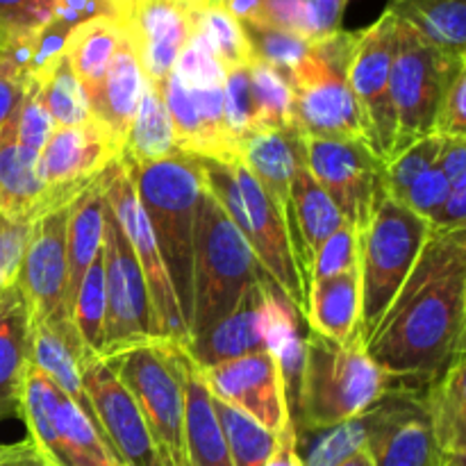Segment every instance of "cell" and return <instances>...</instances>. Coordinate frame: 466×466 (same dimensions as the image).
Segmentation results:
<instances>
[{"label":"cell","mask_w":466,"mask_h":466,"mask_svg":"<svg viewBox=\"0 0 466 466\" xmlns=\"http://www.w3.org/2000/svg\"><path fill=\"white\" fill-rule=\"evenodd\" d=\"M0 291H3V285H0Z\"/></svg>","instance_id":"be15d7a7"},{"label":"cell","mask_w":466,"mask_h":466,"mask_svg":"<svg viewBox=\"0 0 466 466\" xmlns=\"http://www.w3.org/2000/svg\"><path fill=\"white\" fill-rule=\"evenodd\" d=\"M241 23L271 27L314 41V23L308 0H255L248 18Z\"/></svg>","instance_id":"7bdbcfd3"},{"label":"cell","mask_w":466,"mask_h":466,"mask_svg":"<svg viewBox=\"0 0 466 466\" xmlns=\"http://www.w3.org/2000/svg\"><path fill=\"white\" fill-rule=\"evenodd\" d=\"M185 3L189 5V7L194 9V12H198V9L208 7V5H212V3H221V0H185Z\"/></svg>","instance_id":"91938a15"},{"label":"cell","mask_w":466,"mask_h":466,"mask_svg":"<svg viewBox=\"0 0 466 466\" xmlns=\"http://www.w3.org/2000/svg\"><path fill=\"white\" fill-rule=\"evenodd\" d=\"M239 162L285 214L296 168L305 164V137L299 127L253 130L239 144Z\"/></svg>","instance_id":"7402d4cb"},{"label":"cell","mask_w":466,"mask_h":466,"mask_svg":"<svg viewBox=\"0 0 466 466\" xmlns=\"http://www.w3.org/2000/svg\"><path fill=\"white\" fill-rule=\"evenodd\" d=\"M107 205L114 217H116L118 226L126 232L132 253H135L141 273L146 278L159 335L164 339L180 341V344L187 346L189 344V332H187L185 319H182L180 308H177L176 291H173L171 280H168L167 267H164V259L159 255L157 244H155L153 230H150L144 208L137 198L130 176H127L126 167L118 159L109 164Z\"/></svg>","instance_id":"9a60e30c"},{"label":"cell","mask_w":466,"mask_h":466,"mask_svg":"<svg viewBox=\"0 0 466 466\" xmlns=\"http://www.w3.org/2000/svg\"><path fill=\"white\" fill-rule=\"evenodd\" d=\"M466 137H444L441 139L437 167L446 176L451 187H466Z\"/></svg>","instance_id":"f5cc1de1"},{"label":"cell","mask_w":466,"mask_h":466,"mask_svg":"<svg viewBox=\"0 0 466 466\" xmlns=\"http://www.w3.org/2000/svg\"><path fill=\"white\" fill-rule=\"evenodd\" d=\"M121 35V23L107 16H96L71 27L66 41H64V57H66L73 76L85 89L91 103V112H94V105L98 103L100 89H103L105 76H107L114 53H116Z\"/></svg>","instance_id":"f546056e"},{"label":"cell","mask_w":466,"mask_h":466,"mask_svg":"<svg viewBox=\"0 0 466 466\" xmlns=\"http://www.w3.org/2000/svg\"><path fill=\"white\" fill-rule=\"evenodd\" d=\"M464 319L466 228L431 230L364 349L390 390L426 391L464 355Z\"/></svg>","instance_id":"6da1fadb"},{"label":"cell","mask_w":466,"mask_h":466,"mask_svg":"<svg viewBox=\"0 0 466 466\" xmlns=\"http://www.w3.org/2000/svg\"><path fill=\"white\" fill-rule=\"evenodd\" d=\"M55 5H57L55 18L68 27H76L77 23L96 16H107L121 25H127L135 0H55Z\"/></svg>","instance_id":"681fc988"},{"label":"cell","mask_w":466,"mask_h":466,"mask_svg":"<svg viewBox=\"0 0 466 466\" xmlns=\"http://www.w3.org/2000/svg\"><path fill=\"white\" fill-rule=\"evenodd\" d=\"M212 394V391H209ZM212 408L217 412L223 440L232 466H264L276 449V435L259 426L253 417L237 410L235 405L212 394Z\"/></svg>","instance_id":"836d02e7"},{"label":"cell","mask_w":466,"mask_h":466,"mask_svg":"<svg viewBox=\"0 0 466 466\" xmlns=\"http://www.w3.org/2000/svg\"><path fill=\"white\" fill-rule=\"evenodd\" d=\"M30 362V312L16 285L0 291V419L18 417L23 373Z\"/></svg>","instance_id":"f1b7e54d"},{"label":"cell","mask_w":466,"mask_h":466,"mask_svg":"<svg viewBox=\"0 0 466 466\" xmlns=\"http://www.w3.org/2000/svg\"><path fill=\"white\" fill-rule=\"evenodd\" d=\"M308 5L314 23V39L341 30L349 0H308Z\"/></svg>","instance_id":"db71d44e"},{"label":"cell","mask_w":466,"mask_h":466,"mask_svg":"<svg viewBox=\"0 0 466 466\" xmlns=\"http://www.w3.org/2000/svg\"><path fill=\"white\" fill-rule=\"evenodd\" d=\"M126 171L150 223L155 244L176 291L177 308L189 332L194 228L205 189L198 162L191 155L176 153L141 167H126Z\"/></svg>","instance_id":"7a4b0ae2"},{"label":"cell","mask_w":466,"mask_h":466,"mask_svg":"<svg viewBox=\"0 0 466 466\" xmlns=\"http://www.w3.org/2000/svg\"><path fill=\"white\" fill-rule=\"evenodd\" d=\"M114 159H118L116 148L96 118L85 126L55 127L36 162L44 185L39 217L68 208Z\"/></svg>","instance_id":"5bb4252c"},{"label":"cell","mask_w":466,"mask_h":466,"mask_svg":"<svg viewBox=\"0 0 466 466\" xmlns=\"http://www.w3.org/2000/svg\"><path fill=\"white\" fill-rule=\"evenodd\" d=\"M364 419V446L376 466H446L423 391L387 390Z\"/></svg>","instance_id":"7c38bea8"},{"label":"cell","mask_w":466,"mask_h":466,"mask_svg":"<svg viewBox=\"0 0 466 466\" xmlns=\"http://www.w3.org/2000/svg\"><path fill=\"white\" fill-rule=\"evenodd\" d=\"M250 68V85H253L255 130H276V127H294V91L289 80L268 64L253 59Z\"/></svg>","instance_id":"8d00e7d4"},{"label":"cell","mask_w":466,"mask_h":466,"mask_svg":"<svg viewBox=\"0 0 466 466\" xmlns=\"http://www.w3.org/2000/svg\"><path fill=\"white\" fill-rule=\"evenodd\" d=\"M0 466H50L30 440L0 446Z\"/></svg>","instance_id":"6f0895ef"},{"label":"cell","mask_w":466,"mask_h":466,"mask_svg":"<svg viewBox=\"0 0 466 466\" xmlns=\"http://www.w3.org/2000/svg\"><path fill=\"white\" fill-rule=\"evenodd\" d=\"M458 228H466V187H451L449 198L431 221V230H458Z\"/></svg>","instance_id":"11a10c76"},{"label":"cell","mask_w":466,"mask_h":466,"mask_svg":"<svg viewBox=\"0 0 466 466\" xmlns=\"http://www.w3.org/2000/svg\"><path fill=\"white\" fill-rule=\"evenodd\" d=\"M464 94H466V68L458 73L446 86L440 100L435 116L432 135L440 137H464L466 135V114H464Z\"/></svg>","instance_id":"816d5d0a"},{"label":"cell","mask_w":466,"mask_h":466,"mask_svg":"<svg viewBox=\"0 0 466 466\" xmlns=\"http://www.w3.org/2000/svg\"><path fill=\"white\" fill-rule=\"evenodd\" d=\"M66 221L68 208H62L30 223L16 287L32 323H73L66 309Z\"/></svg>","instance_id":"e0dca14e"},{"label":"cell","mask_w":466,"mask_h":466,"mask_svg":"<svg viewBox=\"0 0 466 466\" xmlns=\"http://www.w3.org/2000/svg\"><path fill=\"white\" fill-rule=\"evenodd\" d=\"M264 466H303L299 451V437H296L294 423H287L285 431L276 435V449Z\"/></svg>","instance_id":"9f6ffc18"},{"label":"cell","mask_w":466,"mask_h":466,"mask_svg":"<svg viewBox=\"0 0 466 466\" xmlns=\"http://www.w3.org/2000/svg\"><path fill=\"white\" fill-rule=\"evenodd\" d=\"M431 223L391 198L382 187L378 191L371 218L358 235L360 268V339L367 344L382 314L396 299L405 278L412 271Z\"/></svg>","instance_id":"8992f818"},{"label":"cell","mask_w":466,"mask_h":466,"mask_svg":"<svg viewBox=\"0 0 466 466\" xmlns=\"http://www.w3.org/2000/svg\"><path fill=\"white\" fill-rule=\"evenodd\" d=\"M109 167L68 205L66 221V309L71 317L80 282L100 255L105 235Z\"/></svg>","instance_id":"603a6c76"},{"label":"cell","mask_w":466,"mask_h":466,"mask_svg":"<svg viewBox=\"0 0 466 466\" xmlns=\"http://www.w3.org/2000/svg\"><path fill=\"white\" fill-rule=\"evenodd\" d=\"M396 46V18L382 12L376 23L360 30L349 66V86L358 107L364 144L382 164L391 157L396 112L390 94V73Z\"/></svg>","instance_id":"8fae6325"},{"label":"cell","mask_w":466,"mask_h":466,"mask_svg":"<svg viewBox=\"0 0 466 466\" xmlns=\"http://www.w3.org/2000/svg\"><path fill=\"white\" fill-rule=\"evenodd\" d=\"M39 82L41 98H44L46 109L57 127H76L94 121L91 103L86 98L85 89L73 76L66 57H57L46 71L39 76H32Z\"/></svg>","instance_id":"e575fe53"},{"label":"cell","mask_w":466,"mask_h":466,"mask_svg":"<svg viewBox=\"0 0 466 466\" xmlns=\"http://www.w3.org/2000/svg\"><path fill=\"white\" fill-rule=\"evenodd\" d=\"M449 180H446L441 168L435 164V167L428 168L426 173H421V176L405 189V194L400 196L399 200L405 208H410L414 214H419V217L426 218V221L431 223L432 217H435V214L440 212L441 205H444V200L449 198Z\"/></svg>","instance_id":"c3c4849f"},{"label":"cell","mask_w":466,"mask_h":466,"mask_svg":"<svg viewBox=\"0 0 466 466\" xmlns=\"http://www.w3.org/2000/svg\"><path fill=\"white\" fill-rule=\"evenodd\" d=\"M80 376L100 432L123 466H162L139 405L105 360L89 350L80 362Z\"/></svg>","instance_id":"2e32d148"},{"label":"cell","mask_w":466,"mask_h":466,"mask_svg":"<svg viewBox=\"0 0 466 466\" xmlns=\"http://www.w3.org/2000/svg\"><path fill=\"white\" fill-rule=\"evenodd\" d=\"M146 82L148 80L141 71L130 36L123 27L121 41H118L116 53L109 64L107 76H105L103 89H100L98 103L94 105V118L98 121V126L105 127L116 153H121L127 130L135 121V114L144 98Z\"/></svg>","instance_id":"cb8c5ba5"},{"label":"cell","mask_w":466,"mask_h":466,"mask_svg":"<svg viewBox=\"0 0 466 466\" xmlns=\"http://www.w3.org/2000/svg\"><path fill=\"white\" fill-rule=\"evenodd\" d=\"M157 453H159V460H162V466H191V464H176L168 455H164L162 451H157Z\"/></svg>","instance_id":"94428289"},{"label":"cell","mask_w":466,"mask_h":466,"mask_svg":"<svg viewBox=\"0 0 466 466\" xmlns=\"http://www.w3.org/2000/svg\"><path fill=\"white\" fill-rule=\"evenodd\" d=\"M196 162L208 191L248 241L259 267L305 319L308 291L291 253L285 214L276 208L271 196L262 189V185L250 176L239 159L218 162V159L196 157Z\"/></svg>","instance_id":"277c9868"},{"label":"cell","mask_w":466,"mask_h":466,"mask_svg":"<svg viewBox=\"0 0 466 466\" xmlns=\"http://www.w3.org/2000/svg\"><path fill=\"white\" fill-rule=\"evenodd\" d=\"M200 373L217 399L235 405L273 435L291 421L280 367L267 349L200 369Z\"/></svg>","instance_id":"ac0fdd59"},{"label":"cell","mask_w":466,"mask_h":466,"mask_svg":"<svg viewBox=\"0 0 466 466\" xmlns=\"http://www.w3.org/2000/svg\"><path fill=\"white\" fill-rule=\"evenodd\" d=\"M105 317H107V299H105V268L103 255L94 259L85 273L71 308V321L77 337L91 353L100 355L105 346Z\"/></svg>","instance_id":"74e56055"},{"label":"cell","mask_w":466,"mask_h":466,"mask_svg":"<svg viewBox=\"0 0 466 466\" xmlns=\"http://www.w3.org/2000/svg\"><path fill=\"white\" fill-rule=\"evenodd\" d=\"M464 355L446 371L441 380L423 391L432 432L444 455H466V396Z\"/></svg>","instance_id":"d6a6232c"},{"label":"cell","mask_w":466,"mask_h":466,"mask_svg":"<svg viewBox=\"0 0 466 466\" xmlns=\"http://www.w3.org/2000/svg\"><path fill=\"white\" fill-rule=\"evenodd\" d=\"M305 321L309 330L335 344L360 339V268L312 282L308 289Z\"/></svg>","instance_id":"4316f807"},{"label":"cell","mask_w":466,"mask_h":466,"mask_svg":"<svg viewBox=\"0 0 466 466\" xmlns=\"http://www.w3.org/2000/svg\"><path fill=\"white\" fill-rule=\"evenodd\" d=\"M182 353L185 344L180 341L150 339L112 350L103 360L137 400L157 451L176 464H189L185 446Z\"/></svg>","instance_id":"52a82bcc"},{"label":"cell","mask_w":466,"mask_h":466,"mask_svg":"<svg viewBox=\"0 0 466 466\" xmlns=\"http://www.w3.org/2000/svg\"><path fill=\"white\" fill-rule=\"evenodd\" d=\"M241 27H244V35L253 50V57L280 71L285 77L308 57L312 41L303 39V36L271 30V27L248 25V23H241Z\"/></svg>","instance_id":"b9f144b4"},{"label":"cell","mask_w":466,"mask_h":466,"mask_svg":"<svg viewBox=\"0 0 466 466\" xmlns=\"http://www.w3.org/2000/svg\"><path fill=\"white\" fill-rule=\"evenodd\" d=\"M385 12L435 48L466 57V0H387Z\"/></svg>","instance_id":"4dcf8cb0"},{"label":"cell","mask_w":466,"mask_h":466,"mask_svg":"<svg viewBox=\"0 0 466 466\" xmlns=\"http://www.w3.org/2000/svg\"><path fill=\"white\" fill-rule=\"evenodd\" d=\"M30 85V71L18 55L0 48V132L16 121L18 109Z\"/></svg>","instance_id":"7dc6e473"},{"label":"cell","mask_w":466,"mask_h":466,"mask_svg":"<svg viewBox=\"0 0 466 466\" xmlns=\"http://www.w3.org/2000/svg\"><path fill=\"white\" fill-rule=\"evenodd\" d=\"M337 466H376V464H373V460H371V455H369L367 446H362V449L355 451L353 455H349L346 460H341V462Z\"/></svg>","instance_id":"680465c9"},{"label":"cell","mask_w":466,"mask_h":466,"mask_svg":"<svg viewBox=\"0 0 466 466\" xmlns=\"http://www.w3.org/2000/svg\"><path fill=\"white\" fill-rule=\"evenodd\" d=\"M126 27L146 80L162 86L189 44L196 12L185 0H135Z\"/></svg>","instance_id":"d6986e66"},{"label":"cell","mask_w":466,"mask_h":466,"mask_svg":"<svg viewBox=\"0 0 466 466\" xmlns=\"http://www.w3.org/2000/svg\"><path fill=\"white\" fill-rule=\"evenodd\" d=\"M86 353L89 349L80 341L73 323L55 326L46 321H30V362L96 421L80 376V362Z\"/></svg>","instance_id":"d4e9b609"},{"label":"cell","mask_w":466,"mask_h":466,"mask_svg":"<svg viewBox=\"0 0 466 466\" xmlns=\"http://www.w3.org/2000/svg\"><path fill=\"white\" fill-rule=\"evenodd\" d=\"M27 239H30V223L0 218V285L3 289L16 285Z\"/></svg>","instance_id":"f907efd6"},{"label":"cell","mask_w":466,"mask_h":466,"mask_svg":"<svg viewBox=\"0 0 466 466\" xmlns=\"http://www.w3.org/2000/svg\"><path fill=\"white\" fill-rule=\"evenodd\" d=\"M264 276L267 271L259 273L258 282L244 291L235 309L228 312L217 326L189 341L187 353L196 367L208 369L255 350H264Z\"/></svg>","instance_id":"44dd1931"},{"label":"cell","mask_w":466,"mask_h":466,"mask_svg":"<svg viewBox=\"0 0 466 466\" xmlns=\"http://www.w3.org/2000/svg\"><path fill=\"white\" fill-rule=\"evenodd\" d=\"M55 16V0H0V48L32 46Z\"/></svg>","instance_id":"f35d334b"},{"label":"cell","mask_w":466,"mask_h":466,"mask_svg":"<svg viewBox=\"0 0 466 466\" xmlns=\"http://www.w3.org/2000/svg\"><path fill=\"white\" fill-rule=\"evenodd\" d=\"M441 139H444V137L440 135L423 137V139L414 141L412 146L400 150L399 155H394L390 162L382 164L380 180L391 198L399 200L400 196L405 194V189H408L421 173H426L428 168L435 167L441 150Z\"/></svg>","instance_id":"ab89813d"},{"label":"cell","mask_w":466,"mask_h":466,"mask_svg":"<svg viewBox=\"0 0 466 466\" xmlns=\"http://www.w3.org/2000/svg\"><path fill=\"white\" fill-rule=\"evenodd\" d=\"M464 458L466 455H453V458H449L446 466H464Z\"/></svg>","instance_id":"6125c7cd"},{"label":"cell","mask_w":466,"mask_h":466,"mask_svg":"<svg viewBox=\"0 0 466 466\" xmlns=\"http://www.w3.org/2000/svg\"><path fill=\"white\" fill-rule=\"evenodd\" d=\"M309 435H317V441L305 458L300 455L303 466H337L364 446V419H350L339 426Z\"/></svg>","instance_id":"ee69618b"},{"label":"cell","mask_w":466,"mask_h":466,"mask_svg":"<svg viewBox=\"0 0 466 466\" xmlns=\"http://www.w3.org/2000/svg\"><path fill=\"white\" fill-rule=\"evenodd\" d=\"M285 223L289 232L291 253L299 267L305 291L309 289V273L317 250L323 241L339 230L346 223L339 208L332 203L330 196L323 191L308 171V167L296 168L289 187V203L285 208Z\"/></svg>","instance_id":"ffe728a7"},{"label":"cell","mask_w":466,"mask_h":466,"mask_svg":"<svg viewBox=\"0 0 466 466\" xmlns=\"http://www.w3.org/2000/svg\"><path fill=\"white\" fill-rule=\"evenodd\" d=\"M182 387H185V446L191 466H232L212 408L205 378L185 346L182 353Z\"/></svg>","instance_id":"484cf974"},{"label":"cell","mask_w":466,"mask_h":466,"mask_svg":"<svg viewBox=\"0 0 466 466\" xmlns=\"http://www.w3.org/2000/svg\"><path fill=\"white\" fill-rule=\"evenodd\" d=\"M262 271L248 241L205 187L194 228L189 341L232 312Z\"/></svg>","instance_id":"5b68a950"},{"label":"cell","mask_w":466,"mask_h":466,"mask_svg":"<svg viewBox=\"0 0 466 466\" xmlns=\"http://www.w3.org/2000/svg\"><path fill=\"white\" fill-rule=\"evenodd\" d=\"M100 255H103L105 299H107L105 346L100 358L123 349V346L164 339L155 323L153 303H150L144 273H141L130 241H127L123 228L118 226L109 205L105 208V235Z\"/></svg>","instance_id":"30bf717a"},{"label":"cell","mask_w":466,"mask_h":466,"mask_svg":"<svg viewBox=\"0 0 466 466\" xmlns=\"http://www.w3.org/2000/svg\"><path fill=\"white\" fill-rule=\"evenodd\" d=\"M305 167L360 235L382 189L380 159L362 139L305 137Z\"/></svg>","instance_id":"4fadbf2b"},{"label":"cell","mask_w":466,"mask_h":466,"mask_svg":"<svg viewBox=\"0 0 466 466\" xmlns=\"http://www.w3.org/2000/svg\"><path fill=\"white\" fill-rule=\"evenodd\" d=\"M39 155L16 139V121L0 132V218L27 221L39 217L44 185L36 176Z\"/></svg>","instance_id":"83f0119b"},{"label":"cell","mask_w":466,"mask_h":466,"mask_svg":"<svg viewBox=\"0 0 466 466\" xmlns=\"http://www.w3.org/2000/svg\"><path fill=\"white\" fill-rule=\"evenodd\" d=\"M358 232L350 223H344L337 232H332L321 248L317 250L312 262V273H309V285L328 278L341 276L358 267Z\"/></svg>","instance_id":"f6af8a7d"},{"label":"cell","mask_w":466,"mask_h":466,"mask_svg":"<svg viewBox=\"0 0 466 466\" xmlns=\"http://www.w3.org/2000/svg\"><path fill=\"white\" fill-rule=\"evenodd\" d=\"M305 344L299 405L291 417L299 437L362 417L390 390L362 339L335 344L309 330Z\"/></svg>","instance_id":"3957f363"},{"label":"cell","mask_w":466,"mask_h":466,"mask_svg":"<svg viewBox=\"0 0 466 466\" xmlns=\"http://www.w3.org/2000/svg\"><path fill=\"white\" fill-rule=\"evenodd\" d=\"M462 68H466V57H455L435 48L414 27L396 21V46L390 73V94L396 112L391 157L414 141L432 135L441 96Z\"/></svg>","instance_id":"9c48e42d"},{"label":"cell","mask_w":466,"mask_h":466,"mask_svg":"<svg viewBox=\"0 0 466 466\" xmlns=\"http://www.w3.org/2000/svg\"><path fill=\"white\" fill-rule=\"evenodd\" d=\"M55 127L57 126H55V121L50 118L48 109H46L44 105V98H41L39 82H36L35 77H30L25 98H23L21 109H18L16 116L18 144L39 155L41 150H44V146L48 144L50 137H53Z\"/></svg>","instance_id":"bcb514c9"},{"label":"cell","mask_w":466,"mask_h":466,"mask_svg":"<svg viewBox=\"0 0 466 466\" xmlns=\"http://www.w3.org/2000/svg\"><path fill=\"white\" fill-rule=\"evenodd\" d=\"M223 118H226L228 137H230L232 146L237 148V157H239L241 139L255 130V121H258L248 64L226 71V82H223Z\"/></svg>","instance_id":"60d3db41"},{"label":"cell","mask_w":466,"mask_h":466,"mask_svg":"<svg viewBox=\"0 0 466 466\" xmlns=\"http://www.w3.org/2000/svg\"><path fill=\"white\" fill-rule=\"evenodd\" d=\"M196 32L209 46L223 71L246 66L255 59L244 27L223 7V3H212L196 12Z\"/></svg>","instance_id":"d590c367"},{"label":"cell","mask_w":466,"mask_h":466,"mask_svg":"<svg viewBox=\"0 0 466 466\" xmlns=\"http://www.w3.org/2000/svg\"><path fill=\"white\" fill-rule=\"evenodd\" d=\"M360 32L337 30L314 39L309 53L287 76L294 91V121L303 137L362 139L349 66ZM364 141V139H362Z\"/></svg>","instance_id":"ba28073f"},{"label":"cell","mask_w":466,"mask_h":466,"mask_svg":"<svg viewBox=\"0 0 466 466\" xmlns=\"http://www.w3.org/2000/svg\"><path fill=\"white\" fill-rule=\"evenodd\" d=\"M177 153L176 132H173L171 116L164 105L162 91L146 82L144 98L135 114L126 141L118 153V162L126 167H141V164L157 162Z\"/></svg>","instance_id":"1f68e13d"}]
</instances>
